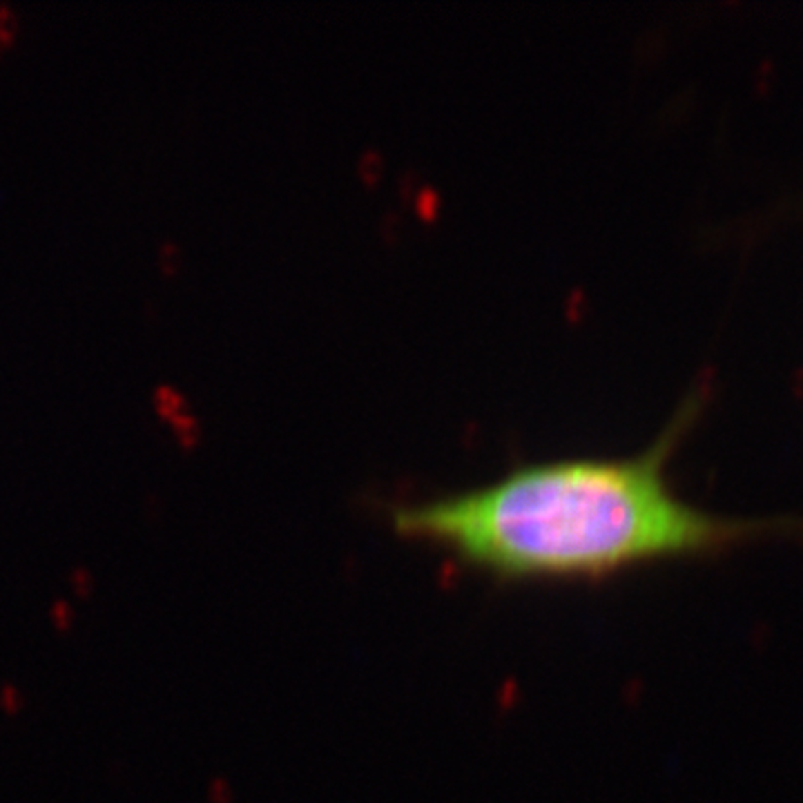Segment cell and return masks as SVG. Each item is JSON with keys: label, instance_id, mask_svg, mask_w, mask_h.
<instances>
[{"label": "cell", "instance_id": "6da1fadb", "mask_svg": "<svg viewBox=\"0 0 803 803\" xmlns=\"http://www.w3.org/2000/svg\"><path fill=\"white\" fill-rule=\"evenodd\" d=\"M689 415L694 408L634 458L533 462L482 487L400 504L393 529L502 583H600L787 531L783 520L725 518L676 496L665 469Z\"/></svg>", "mask_w": 803, "mask_h": 803}]
</instances>
